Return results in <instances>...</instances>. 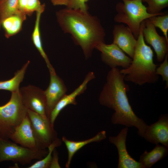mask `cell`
Masks as SVG:
<instances>
[{"label":"cell","instance_id":"6da1fadb","mask_svg":"<svg viewBox=\"0 0 168 168\" xmlns=\"http://www.w3.org/2000/svg\"><path fill=\"white\" fill-rule=\"evenodd\" d=\"M124 77L118 68H112L107 74L99 101L101 105L114 111L111 118L113 124L134 126L138 130V135L143 137L148 125L133 111L127 96L129 87L125 83Z\"/></svg>","mask_w":168,"mask_h":168},{"label":"cell","instance_id":"7a4b0ae2","mask_svg":"<svg viewBox=\"0 0 168 168\" xmlns=\"http://www.w3.org/2000/svg\"><path fill=\"white\" fill-rule=\"evenodd\" d=\"M57 21L65 33L70 34L82 48L86 59L99 44L105 42V33L99 19L87 11L66 7L56 12Z\"/></svg>","mask_w":168,"mask_h":168},{"label":"cell","instance_id":"3957f363","mask_svg":"<svg viewBox=\"0 0 168 168\" xmlns=\"http://www.w3.org/2000/svg\"><path fill=\"white\" fill-rule=\"evenodd\" d=\"M144 21L141 24L140 33L132 63L129 67L120 70L125 81L136 85L157 82L159 76L156 73L158 66L153 62V53L151 48L145 43L142 33Z\"/></svg>","mask_w":168,"mask_h":168},{"label":"cell","instance_id":"277c9868","mask_svg":"<svg viewBox=\"0 0 168 168\" xmlns=\"http://www.w3.org/2000/svg\"><path fill=\"white\" fill-rule=\"evenodd\" d=\"M121 0L122 2L116 5L117 13L114 17V21L127 25L136 39L139 36L142 21L151 16L165 14L162 12L154 14L149 13L142 0Z\"/></svg>","mask_w":168,"mask_h":168},{"label":"cell","instance_id":"5b68a950","mask_svg":"<svg viewBox=\"0 0 168 168\" xmlns=\"http://www.w3.org/2000/svg\"><path fill=\"white\" fill-rule=\"evenodd\" d=\"M9 100L0 106V137L9 140L17 127L27 115L19 90L11 92Z\"/></svg>","mask_w":168,"mask_h":168},{"label":"cell","instance_id":"8992f818","mask_svg":"<svg viewBox=\"0 0 168 168\" xmlns=\"http://www.w3.org/2000/svg\"><path fill=\"white\" fill-rule=\"evenodd\" d=\"M48 152L45 149H31L0 137V163L11 161L25 165L30 163L33 160L42 159Z\"/></svg>","mask_w":168,"mask_h":168},{"label":"cell","instance_id":"52a82bcc","mask_svg":"<svg viewBox=\"0 0 168 168\" xmlns=\"http://www.w3.org/2000/svg\"><path fill=\"white\" fill-rule=\"evenodd\" d=\"M27 115L38 148L44 149L54 140L53 125L49 119L44 118L32 110H27Z\"/></svg>","mask_w":168,"mask_h":168},{"label":"cell","instance_id":"ba28073f","mask_svg":"<svg viewBox=\"0 0 168 168\" xmlns=\"http://www.w3.org/2000/svg\"><path fill=\"white\" fill-rule=\"evenodd\" d=\"M19 93L22 102L27 110L37 113L44 118L49 119L46 113L44 91L36 86L29 85L21 88Z\"/></svg>","mask_w":168,"mask_h":168},{"label":"cell","instance_id":"9c48e42d","mask_svg":"<svg viewBox=\"0 0 168 168\" xmlns=\"http://www.w3.org/2000/svg\"><path fill=\"white\" fill-rule=\"evenodd\" d=\"M95 49L101 52L102 61L111 68L120 66L126 68L132 63V59L113 43L106 44L102 42L97 45Z\"/></svg>","mask_w":168,"mask_h":168},{"label":"cell","instance_id":"30bf717a","mask_svg":"<svg viewBox=\"0 0 168 168\" xmlns=\"http://www.w3.org/2000/svg\"><path fill=\"white\" fill-rule=\"evenodd\" d=\"M142 33L144 40L154 49L157 61L162 62L168 53V40L158 33L155 27L148 19L144 21Z\"/></svg>","mask_w":168,"mask_h":168},{"label":"cell","instance_id":"8fae6325","mask_svg":"<svg viewBox=\"0 0 168 168\" xmlns=\"http://www.w3.org/2000/svg\"><path fill=\"white\" fill-rule=\"evenodd\" d=\"M49 72V84L46 89L44 91L46 113L49 119L51 111L58 102L66 95L67 90L64 82L57 74L55 70Z\"/></svg>","mask_w":168,"mask_h":168},{"label":"cell","instance_id":"7c38bea8","mask_svg":"<svg viewBox=\"0 0 168 168\" xmlns=\"http://www.w3.org/2000/svg\"><path fill=\"white\" fill-rule=\"evenodd\" d=\"M128 127L121 129L118 135L115 137H110V142L115 146L119 155L118 168H144L142 165L136 161L128 154L126 147V139Z\"/></svg>","mask_w":168,"mask_h":168},{"label":"cell","instance_id":"4fadbf2b","mask_svg":"<svg viewBox=\"0 0 168 168\" xmlns=\"http://www.w3.org/2000/svg\"><path fill=\"white\" fill-rule=\"evenodd\" d=\"M148 142L168 147V115L161 114L155 123L148 125L143 135Z\"/></svg>","mask_w":168,"mask_h":168},{"label":"cell","instance_id":"5bb4252c","mask_svg":"<svg viewBox=\"0 0 168 168\" xmlns=\"http://www.w3.org/2000/svg\"><path fill=\"white\" fill-rule=\"evenodd\" d=\"M113 34V43L116 44L133 59L137 44V40L128 26H126L122 24L115 25Z\"/></svg>","mask_w":168,"mask_h":168},{"label":"cell","instance_id":"9a60e30c","mask_svg":"<svg viewBox=\"0 0 168 168\" xmlns=\"http://www.w3.org/2000/svg\"><path fill=\"white\" fill-rule=\"evenodd\" d=\"M10 139L24 147L38 150L30 120L27 115L17 127Z\"/></svg>","mask_w":168,"mask_h":168},{"label":"cell","instance_id":"2e32d148","mask_svg":"<svg viewBox=\"0 0 168 168\" xmlns=\"http://www.w3.org/2000/svg\"><path fill=\"white\" fill-rule=\"evenodd\" d=\"M95 78L93 72H89L82 82L71 93L66 95L57 103L51 111L49 119L51 124L53 125L54 122L60 111L66 106L69 104H77L75 100L77 96L83 93L86 90L88 83Z\"/></svg>","mask_w":168,"mask_h":168},{"label":"cell","instance_id":"e0dca14e","mask_svg":"<svg viewBox=\"0 0 168 168\" xmlns=\"http://www.w3.org/2000/svg\"><path fill=\"white\" fill-rule=\"evenodd\" d=\"M168 147L163 145L156 144L149 152L145 150L140 156L139 162L144 168H151L158 161L163 159L168 154Z\"/></svg>","mask_w":168,"mask_h":168},{"label":"cell","instance_id":"ac0fdd59","mask_svg":"<svg viewBox=\"0 0 168 168\" xmlns=\"http://www.w3.org/2000/svg\"><path fill=\"white\" fill-rule=\"evenodd\" d=\"M106 137V132L105 131L99 132L92 138L81 141H70L63 137L62 140L66 146L68 153V160L66 164V167H69L73 156L78 150L88 143L95 142H99L104 139Z\"/></svg>","mask_w":168,"mask_h":168},{"label":"cell","instance_id":"d6986e66","mask_svg":"<svg viewBox=\"0 0 168 168\" xmlns=\"http://www.w3.org/2000/svg\"><path fill=\"white\" fill-rule=\"evenodd\" d=\"M26 15L22 14H14L5 18L1 25L5 31V35L9 38L19 32L22 29V23L26 19Z\"/></svg>","mask_w":168,"mask_h":168},{"label":"cell","instance_id":"ffe728a7","mask_svg":"<svg viewBox=\"0 0 168 168\" xmlns=\"http://www.w3.org/2000/svg\"><path fill=\"white\" fill-rule=\"evenodd\" d=\"M43 12H36V18L34 30L31 35V40L35 47L45 61L49 71L54 69L51 64L43 47L40 30V21L41 16Z\"/></svg>","mask_w":168,"mask_h":168},{"label":"cell","instance_id":"44dd1931","mask_svg":"<svg viewBox=\"0 0 168 168\" xmlns=\"http://www.w3.org/2000/svg\"><path fill=\"white\" fill-rule=\"evenodd\" d=\"M28 60L21 69L17 70L14 77L8 80L0 81V90L8 91L12 92L19 90V86L24 78L25 73L30 63Z\"/></svg>","mask_w":168,"mask_h":168},{"label":"cell","instance_id":"7402d4cb","mask_svg":"<svg viewBox=\"0 0 168 168\" xmlns=\"http://www.w3.org/2000/svg\"><path fill=\"white\" fill-rule=\"evenodd\" d=\"M18 0L0 1V30L2 22L5 18L14 14L22 13L18 10Z\"/></svg>","mask_w":168,"mask_h":168},{"label":"cell","instance_id":"603a6c76","mask_svg":"<svg viewBox=\"0 0 168 168\" xmlns=\"http://www.w3.org/2000/svg\"><path fill=\"white\" fill-rule=\"evenodd\" d=\"M59 141L54 140L48 146V151L46 156L40 160H39L28 168H47L49 167L52 158V155L55 148L58 144Z\"/></svg>","mask_w":168,"mask_h":168},{"label":"cell","instance_id":"cb8c5ba5","mask_svg":"<svg viewBox=\"0 0 168 168\" xmlns=\"http://www.w3.org/2000/svg\"><path fill=\"white\" fill-rule=\"evenodd\" d=\"M155 27L159 28L164 36L168 40V15H163L151 16L147 19Z\"/></svg>","mask_w":168,"mask_h":168},{"label":"cell","instance_id":"d4e9b609","mask_svg":"<svg viewBox=\"0 0 168 168\" xmlns=\"http://www.w3.org/2000/svg\"><path fill=\"white\" fill-rule=\"evenodd\" d=\"M142 1L148 4L147 10L150 14L160 13L163 9L168 6V0H142Z\"/></svg>","mask_w":168,"mask_h":168},{"label":"cell","instance_id":"484cf974","mask_svg":"<svg viewBox=\"0 0 168 168\" xmlns=\"http://www.w3.org/2000/svg\"><path fill=\"white\" fill-rule=\"evenodd\" d=\"M45 7V4H41L39 0H28L25 13L30 16L35 12H44Z\"/></svg>","mask_w":168,"mask_h":168},{"label":"cell","instance_id":"4316f807","mask_svg":"<svg viewBox=\"0 0 168 168\" xmlns=\"http://www.w3.org/2000/svg\"><path fill=\"white\" fill-rule=\"evenodd\" d=\"M168 53L165 56L163 61L156 69V73L161 75L163 81L166 82V89L168 87Z\"/></svg>","mask_w":168,"mask_h":168},{"label":"cell","instance_id":"83f0119b","mask_svg":"<svg viewBox=\"0 0 168 168\" xmlns=\"http://www.w3.org/2000/svg\"><path fill=\"white\" fill-rule=\"evenodd\" d=\"M67 7L80 9L83 11H87L88 9L86 0H69Z\"/></svg>","mask_w":168,"mask_h":168},{"label":"cell","instance_id":"f1b7e54d","mask_svg":"<svg viewBox=\"0 0 168 168\" xmlns=\"http://www.w3.org/2000/svg\"><path fill=\"white\" fill-rule=\"evenodd\" d=\"M52 156V159L49 168H60L58 162L57 154L55 151Z\"/></svg>","mask_w":168,"mask_h":168},{"label":"cell","instance_id":"f546056e","mask_svg":"<svg viewBox=\"0 0 168 168\" xmlns=\"http://www.w3.org/2000/svg\"><path fill=\"white\" fill-rule=\"evenodd\" d=\"M28 0H18V7L19 11L22 13H25V9Z\"/></svg>","mask_w":168,"mask_h":168},{"label":"cell","instance_id":"4dcf8cb0","mask_svg":"<svg viewBox=\"0 0 168 168\" xmlns=\"http://www.w3.org/2000/svg\"><path fill=\"white\" fill-rule=\"evenodd\" d=\"M52 4L54 6L65 5L67 6L69 0H50Z\"/></svg>","mask_w":168,"mask_h":168},{"label":"cell","instance_id":"1f68e13d","mask_svg":"<svg viewBox=\"0 0 168 168\" xmlns=\"http://www.w3.org/2000/svg\"><path fill=\"white\" fill-rule=\"evenodd\" d=\"M88 0H86V2H87V1H88Z\"/></svg>","mask_w":168,"mask_h":168},{"label":"cell","instance_id":"d6a6232c","mask_svg":"<svg viewBox=\"0 0 168 168\" xmlns=\"http://www.w3.org/2000/svg\"><path fill=\"white\" fill-rule=\"evenodd\" d=\"M1 0H0V1Z\"/></svg>","mask_w":168,"mask_h":168}]
</instances>
